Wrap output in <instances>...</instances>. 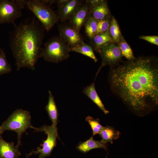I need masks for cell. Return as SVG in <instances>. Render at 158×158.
Returning a JSON list of instances; mask_svg holds the SVG:
<instances>
[{
	"instance_id": "6da1fadb",
	"label": "cell",
	"mask_w": 158,
	"mask_h": 158,
	"mask_svg": "<svg viewBox=\"0 0 158 158\" xmlns=\"http://www.w3.org/2000/svg\"><path fill=\"white\" fill-rule=\"evenodd\" d=\"M111 88L136 111L158 103V67L152 58L140 57L111 69Z\"/></svg>"
},
{
	"instance_id": "7a4b0ae2",
	"label": "cell",
	"mask_w": 158,
	"mask_h": 158,
	"mask_svg": "<svg viewBox=\"0 0 158 158\" xmlns=\"http://www.w3.org/2000/svg\"><path fill=\"white\" fill-rule=\"evenodd\" d=\"M13 25L10 44L17 70L23 67L35 70L37 61L40 57L45 29L35 16L29 22L18 25L15 23Z\"/></svg>"
},
{
	"instance_id": "3957f363",
	"label": "cell",
	"mask_w": 158,
	"mask_h": 158,
	"mask_svg": "<svg viewBox=\"0 0 158 158\" xmlns=\"http://www.w3.org/2000/svg\"><path fill=\"white\" fill-rule=\"evenodd\" d=\"M71 47L63 38L59 35L49 39L41 48L40 57L47 62L58 63L67 59Z\"/></svg>"
},
{
	"instance_id": "277c9868",
	"label": "cell",
	"mask_w": 158,
	"mask_h": 158,
	"mask_svg": "<svg viewBox=\"0 0 158 158\" xmlns=\"http://www.w3.org/2000/svg\"><path fill=\"white\" fill-rule=\"evenodd\" d=\"M31 120L29 112L20 109H16L0 126V134H2L7 130L16 132L17 134V145L19 146L22 134L32 126Z\"/></svg>"
},
{
	"instance_id": "5b68a950",
	"label": "cell",
	"mask_w": 158,
	"mask_h": 158,
	"mask_svg": "<svg viewBox=\"0 0 158 158\" xmlns=\"http://www.w3.org/2000/svg\"><path fill=\"white\" fill-rule=\"evenodd\" d=\"M25 4L47 31L58 20L56 13L43 0H25Z\"/></svg>"
},
{
	"instance_id": "8992f818",
	"label": "cell",
	"mask_w": 158,
	"mask_h": 158,
	"mask_svg": "<svg viewBox=\"0 0 158 158\" xmlns=\"http://www.w3.org/2000/svg\"><path fill=\"white\" fill-rule=\"evenodd\" d=\"M31 128L35 129L37 132H44L47 134V137L45 140H43V143L40 145L41 148L38 147L36 150H33L26 154V158L38 154H39V158H45L50 156L56 146V139L58 137L57 128L52 125L50 126L44 125L40 128L32 126Z\"/></svg>"
},
{
	"instance_id": "52a82bcc",
	"label": "cell",
	"mask_w": 158,
	"mask_h": 158,
	"mask_svg": "<svg viewBox=\"0 0 158 158\" xmlns=\"http://www.w3.org/2000/svg\"><path fill=\"white\" fill-rule=\"evenodd\" d=\"M24 0H0V25L11 23L22 16Z\"/></svg>"
},
{
	"instance_id": "ba28073f",
	"label": "cell",
	"mask_w": 158,
	"mask_h": 158,
	"mask_svg": "<svg viewBox=\"0 0 158 158\" xmlns=\"http://www.w3.org/2000/svg\"><path fill=\"white\" fill-rule=\"evenodd\" d=\"M99 53L102 58V63L97 74L102 67L107 65L112 66L115 64L123 56L118 46L113 43L104 47Z\"/></svg>"
},
{
	"instance_id": "9c48e42d",
	"label": "cell",
	"mask_w": 158,
	"mask_h": 158,
	"mask_svg": "<svg viewBox=\"0 0 158 158\" xmlns=\"http://www.w3.org/2000/svg\"><path fill=\"white\" fill-rule=\"evenodd\" d=\"M58 30L59 35L63 38L71 48L77 46L84 43L80 31L69 23L59 24Z\"/></svg>"
},
{
	"instance_id": "30bf717a",
	"label": "cell",
	"mask_w": 158,
	"mask_h": 158,
	"mask_svg": "<svg viewBox=\"0 0 158 158\" xmlns=\"http://www.w3.org/2000/svg\"><path fill=\"white\" fill-rule=\"evenodd\" d=\"M92 6L85 1L83 3L75 14L70 18L69 24L80 31L90 16Z\"/></svg>"
},
{
	"instance_id": "8fae6325",
	"label": "cell",
	"mask_w": 158,
	"mask_h": 158,
	"mask_svg": "<svg viewBox=\"0 0 158 158\" xmlns=\"http://www.w3.org/2000/svg\"><path fill=\"white\" fill-rule=\"evenodd\" d=\"M82 0H69L63 6L59 8L56 14L58 20L64 23L75 14L83 3Z\"/></svg>"
},
{
	"instance_id": "7c38bea8",
	"label": "cell",
	"mask_w": 158,
	"mask_h": 158,
	"mask_svg": "<svg viewBox=\"0 0 158 158\" xmlns=\"http://www.w3.org/2000/svg\"><path fill=\"white\" fill-rule=\"evenodd\" d=\"M19 147L13 142L5 141L0 134V158H18L21 155Z\"/></svg>"
},
{
	"instance_id": "4fadbf2b",
	"label": "cell",
	"mask_w": 158,
	"mask_h": 158,
	"mask_svg": "<svg viewBox=\"0 0 158 158\" xmlns=\"http://www.w3.org/2000/svg\"><path fill=\"white\" fill-rule=\"evenodd\" d=\"M83 93L90 99L105 114H107L109 113L97 93L95 87V81L89 85L85 87Z\"/></svg>"
},
{
	"instance_id": "5bb4252c",
	"label": "cell",
	"mask_w": 158,
	"mask_h": 158,
	"mask_svg": "<svg viewBox=\"0 0 158 158\" xmlns=\"http://www.w3.org/2000/svg\"><path fill=\"white\" fill-rule=\"evenodd\" d=\"M90 16L97 20L110 17L109 10L107 1L104 0L98 5L91 7Z\"/></svg>"
},
{
	"instance_id": "9a60e30c",
	"label": "cell",
	"mask_w": 158,
	"mask_h": 158,
	"mask_svg": "<svg viewBox=\"0 0 158 158\" xmlns=\"http://www.w3.org/2000/svg\"><path fill=\"white\" fill-rule=\"evenodd\" d=\"M91 40V43L95 49L98 52L104 46L113 42L109 30L101 34L96 35Z\"/></svg>"
},
{
	"instance_id": "2e32d148",
	"label": "cell",
	"mask_w": 158,
	"mask_h": 158,
	"mask_svg": "<svg viewBox=\"0 0 158 158\" xmlns=\"http://www.w3.org/2000/svg\"><path fill=\"white\" fill-rule=\"evenodd\" d=\"M48 101L45 109L52 122V125L57 127L59 113L54 96L50 90L48 91Z\"/></svg>"
},
{
	"instance_id": "e0dca14e",
	"label": "cell",
	"mask_w": 158,
	"mask_h": 158,
	"mask_svg": "<svg viewBox=\"0 0 158 158\" xmlns=\"http://www.w3.org/2000/svg\"><path fill=\"white\" fill-rule=\"evenodd\" d=\"M107 145L100 141L94 140L91 137L87 141L80 143L77 147L80 152L86 153L90 150L96 148H103L107 150Z\"/></svg>"
},
{
	"instance_id": "ac0fdd59",
	"label": "cell",
	"mask_w": 158,
	"mask_h": 158,
	"mask_svg": "<svg viewBox=\"0 0 158 158\" xmlns=\"http://www.w3.org/2000/svg\"><path fill=\"white\" fill-rule=\"evenodd\" d=\"M99 134L102 139L100 141L101 142L104 143L109 142L112 143L114 140L119 137L120 133L113 127L107 126L104 127Z\"/></svg>"
},
{
	"instance_id": "d6986e66",
	"label": "cell",
	"mask_w": 158,
	"mask_h": 158,
	"mask_svg": "<svg viewBox=\"0 0 158 158\" xmlns=\"http://www.w3.org/2000/svg\"><path fill=\"white\" fill-rule=\"evenodd\" d=\"M71 51H74L83 54L93 59L95 62L97 61L93 49L89 44L85 43L77 46L71 48Z\"/></svg>"
},
{
	"instance_id": "ffe728a7",
	"label": "cell",
	"mask_w": 158,
	"mask_h": 158,
	"mask_svg": "<svg viewBox=\"0 0 158 158\" xmlns=\"http://www.w3.org/2000/svg\"><path fill=\"white\" fill-rule=\"evenodd\" d=\"M85 32L87 36L91 40L97 34V20L90 16L84 25Z\"/></svg>"
},
{
	"instance_id": "44dd1931",
	"label": "cell",
	"mask_w": 158,
	"mask_h": 158,
	"mask_svg": "<svg viewBox=\"0 0 158 158\" xmlns=\"http://www.w3.org/2000/svg\"><path fill=\"white\" fill-rule=\"evenodd\" d=\"M109 31L113 42L118 44L122 36L118 24L113 16L111 18Z\"/></svg>"
},
{
	"instance_id": "7402d4cb",
	"label": "cell",
	"mask_w": 158,
	"mask_h": 158,
	"mask_svg": "<svg viewBox=\"0 0 158 158\" xmlns=\"http://www.w3.org/2000/svg\"><path fill=\"white\" fill-rule=\"evenodd\" d=\"M118 46L123 56L125 57L129 60L135 59L132 49L123 37L122 36Z\"/></svg>"
},
{
	"instance_id": "603a6c76",
	"label": "cell",
	"mask_w": 158,
	"mask_h": 158,
	"mask_svg": "<svg viewBox=\"0 0 158 158\" xmlns=\"http://www.w3.org/2000/svg\"><path fill=\"white\" fill-rule=\"evenodd\" d=\"M12 70V67L7 61L3 50L0 52V75L9 73Z\"/></svg>"
},
{
	"instance_id": "cb8c5ba5",
	"label": "cell",
	"mask_w": 158,
	"mask_h": 158,
	"mask_svg": "<svg viewBox=\"0 0 158 158\" xmlns=\"http://www.w3.org/2000/svg\"><path fill=\"white\" fill-rule=\"evenodd\" d=\"M86 121L90 125L92 131L93 136L97 134H99L104 126L101 125L98 119H94L88 116L86 118Z\"/></svg>"
},
{
	"instance_id": "d4e9b609",
	"label": "cell",
	"mask_w": 158,
	"mask_h": 158,
	"mask_svg": "<svg viewBox=\"0 0 158 158\" xmlns=\"http://www.w3.org/2000/svg\"><path fill=\"white\" fill-rule=\"evenodd\" d=\"M111 19L109 18L104 19L97 20V35L104 33L109 30Z\"/></svg>"
},
{
	"instance_id": "484cf974",
	"label": "cell",
	"mask_w": 158,
	"mask_h": 158,
	"mask_svg": "<svg viewBox=\"0 0 158 158\" xmlns=\"http://www.w3.org/2000/svg\"><path fill=\"white\" fill-rule=\"evenodd\" d=\"M139 38L147 41L151 44L158 45V36H140Z\"/></svg>"
},
{
	"instance_id": "4316f807",
	"label": "cell",
	"mask_w": 158,
	"mask_h": 158,
	"mask_svg": "<svg viewBox=\"0 0 158 158\" xmlns=\"http://www.w3.org/2000/svg\"><path fill=\"white\" fill-rule=\"evenodd\" d=\"M104 1V0H87L85 1L89 4L92 7L98 5Z\"/></svg>"
},
{
	"instance_id": "83f0119b",
	"label": "cell",
	"mask_w": 158,
	"mask_h": 158,
	"mask_svg": "<svg viewBox=\"0 0 158 158\" xmlns=\"http://www.w3.org/2000/svg\"><path fill=\"white\" fill-rule=\"evenodd\" d=\"M69 0H56L57 7L60 8L64 5Z\"/></svg>"
},
{
	"instance_id": "f1b7e54d",
	"label": "cell",
	"mask_w": 158,
	"mask_h": 158,
	"mask_svg": "<svg viewBox=\"0 0 158 158\" xmlns=\"http://www.w3.org/2000/svg\"><path fill=\"white\" fill-rule=\"evenodd\" d=\"M4 50L3 49H2L0 47V52Z\"/></svg>"
}]
</instances>
